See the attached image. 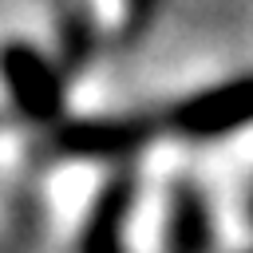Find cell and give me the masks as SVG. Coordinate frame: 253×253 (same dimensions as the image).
I'll use <instances>...</instances> for the list:
<instances>
[{"instance_id": "6da1fadb", "label": "cell", "mask_w": 253, "mask_h": 253, "mask_svg": "<svg viewBox=\"0 0 253 253\" xmlns=\"http://www.w3.org/2000/svg\"><path fill=\"white\" fill-rule=\"evenodd\" d=\"M0 67L8 75V87L16 95V103L36 115V119H47L55 111V99H59V87H55V75L43 67L40 55L24 51V47H8L0 55Z\"/></svg>"}, {"instance_id": "7a4b0ae2", "label": "cell", "mask_w": 253, "mask_h": 253, "mask_svg": "<svg viewBox=\"0 0 253 253\" xmlns=\"http://www.w3.org/2000/svg\"><path fill=\"white\" fill-rule=\"evenodd\" d=\"M182 119L190 130H202V134H213L221 126H237V123L253 119V79H237L229 87L202 95L198 103H190L182 111Z\"/></svg>"}]
</instances>
